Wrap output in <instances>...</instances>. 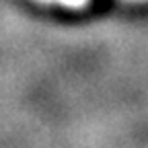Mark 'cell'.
Masks as SVG:
<instances>
[{"label": "cell", "instance_id": "6da1fadb", "mask_svg": "<svg viewBox=\"0 0 148 148\" xmlns=\"http://www.w3.org/2000/svg\"><path fill=\"white\" fill-rule=\"evenodd\" d=\"M41 4H58L64 8H84L90 0H37Z\"/></svg>", "mask_w": 148, "mask_h": 148}, {"label": "cell", "instance_id": "7a4b0ae2", "mask_svg": "<svg viewBox=\"0 0 148 148\" xmlns=\"http://www.w3.org/2000/svg\"><path fill=\"white\" fill-rule=\"evenodd\" d=\"M136 2H140V0H136Z\"/></svg>", "mask_w": 148, "mask_h": 148}]
</instances>
